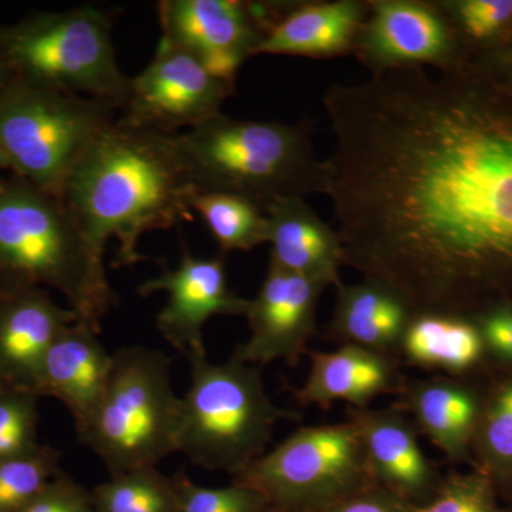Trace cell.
<instances>
[{
  "label": "cell",
  "mask_w": 512,
  "mask_h": 512,
  "mask_svg": "<svg viewBox=\"0 0 512 512\" xmlns=\"http://www.w3.org/2000/svg\"><path fill=\"white\" fill-rule=\"evenodd\" d=\"M387 220L434 308L512 299V84L476 59L444 72L387 165Z\"/></svg>",
  "instance_id": "6da1fadb"
},
{
  "label": "cell",
  "mask_w": 512,
  "mask_h": 512,
  "mask_svg": "<svg viewBox=\"0 0 512 512\" xmlns=\"http://www.w3.org/2000/svg\"><path fill=\"white\" fill-rule=\"evenodd\" d=\"M174 134L117 119L84 151L67 178L62 200L99 251L104 252L110 238L119 241L116 266L146 259L138 244L147 232L192 218L198 191Z\"/></svg>",
  "instance_id": "7a4b0ae2"
},
{
  "label": "cell",
  "mask_w": 512,
  "mask_h": 512,
  "mask_svg": "<svg viewBox=\"0 0 512 512\" xmlns=\"http://www.w3.org/2000/svg\"><path fill=\"white\" fill-rule=\"evenodd\" d=\"M103 259L62 197L0 178V286L56 289L79 322L101 333L116 302Z\"/></svg>",
  "instance_id": "3957f363"
},
{
  "label": "cell",
  "mask_w": 512,
  "mask_h": 512,
  "mask_svg": "<svg viewBox=\"0 0 512 512\" xmlns=\"http://www.w3.org/2000/svg\"><path fill=\"white\" fill-rule=\"evenodd\" d=\"M191 183L201 192H225L259 207L284 198L325 195V161L315 154L308 124L218 116L174 134Z\"/></svg>",
  "instance_id": "277c9868"
},
{
  "label": "cell",
  "mask_w": 512,
  "mask_h": 512,
  "mask_svg": "<svg viewBox=\"0 0 512 512\" xmlns=\"http://www.w3.org/2000/svg\"><path fill=\"white\" fill-rule=\"evenodd\" d=\"M188 360L191 386L181 399L178 451L195 466L238 476L266 453L276 424L299 414L272 402L254 365L235 356L214 365L207 353Z\"/></svg>",
  "instance_id": "5b68a950"
},
{
  "label": "cell",
  "mask_w": 512,
  "mask_h": 512,
  "mask_svg": "<svg viewBox=\"0 0 512 512\" xmlns=\"http://www.w3.org/2000/svg\"><path fill=\"white\" fill-rule=\"evenodd\" d=\"M113 13L86 5L39 12L0 26V60L18 82L123 109L131 77L121 72L111 42Z\"/></svg>",
  "instance_id": "8992f818"
},
{
  "label": "cell",
  "mask_w": 512,
  "mask_h": 512,
  "mask_svg": "<svg viewBox=\"0 0 512 512\" xmlns=\"http://www.w3.org/2000/svg\"><path fill=\"white\" fill-rule=\"evenodd\" d=\"M181 399L171 383V359L147 348L113 355L106 392L90 420L76 430L111 476L157 466L178 451Z\"/></svg>",
  "instance_id": "52a82bcc"
},
{
  "label": "cell",
  "mask_w": 512,
  "mask_h": 512,
  "mask_svg": "<svg viewBox=\"0 0 512 512\" xmlns=\"http://www.w3.org/2000/svg\"><path fill=\"white\" fill-rule=\"evenodd\" d=\"M117 111L107 101L9 80L0 86V170L62 197L74 165Z\"/></svg>",
  "instance_id": "ba28073f"
},
{
  "label": "cell",
  "mask_w": 512,
  "mask_h": 512,
  "mask_svg": "<svg viewBox=\"0 0 512 512\" xmlns=\"http://www.w3.org/2000/svg\"><path fill=\"white\" fill-rule=\"evenodd\" d=\"M232 481L254 488L281 512H326L376 485L349 420L301 427Z\"/></svg>",
  "instance_id": "9c48e42d"
},
{
  "label": "cell",
  "mask_w": 512,
  "mask_h": 512,
  "mask_svg": "<svg viewBox=\"0 0 512 512\" xmlns=\"http://www.w3.org/2000/svg\"><path fill=\"white\" fill-rule=\"evenodd\" d=\"M235 83L215 76L190 53L161 37L156 55L137 77L119 119L130 126L174 134L218 116Z\"/></svg>",
  "instance_id": "30bf717a"
},
{
  "label": "cell",
  "mask_w": 512,
  "mask_h": 512,
  "mask_svg": "<svg viewBox=\"0 0 512 512\" xmlns=\"http://www.w3.org/2000/svg\"><path fill=\"white\" fill-rule=\"evenodd\" d=\"M279 8L281 2L242 0H163L157 6L161 37L231 83L258 53Z\"/></svg>",
  "instance_id": "8fae6325"
},
{
  "label": "cell",
  "mask_w": 512,
  "mask_h": 512,
  "mask_svg": "<svg viewBox=\"0 0 512 512\" xmlns=\"http://www.w3.org/2000/svg\"><path fill=\"white\" fill-rule=\"evenodd\" d=\"M355 47L370 74L407 67L448 70L470 60L439 0H367Z\"/></svg>",
  "instance_id": "7c38bea8"
},
{
  "label": "cell",
  "mask_w": 512,
  "mask_h": 512,
  "mask_svg": "<svg viewBox=\"0 0 512 512\" xmlns=\"http://www.w3.org/2000/svg\"><path fill=\"white\" fill-rule=\"evenodd\" d=\"M323 282L291 274L269 265L261 289L249 301V339L234 355L249 365L282 360L295 367L308 355L316 332V311L325 289Z\"/></svg>",
  "instance_id": "4fadbf2b"
},
{
  "label": "cell",
  "mask_w": 512,
  "mask_h": 512,
  "mask_svg": "<svg viewBox=\"0 0 512 512\" xmlns=\"http://www.w3.org/2000/svg\"><path fill=\"white\" fill-rule=\"evenodd\" d=\"M168 293L157 316L163 338L185 356L204 355L205 323L212 316H245L249 301L229 289L224 259L198 258L184 249L180 264L138 286L141 296Z\"/></svg>",
  "instance_id": "5bb4252c"
},
{
  "label": "cell",
  "mask_w": 512,
  "mask_h": 512,
  "mask_svg": "<svg viewBox=\"0 0 512 512\" xmlns=\"http://www.w3.org/2000/svg\"><path fill=\"white\" fill-rule=\"evenodd\" d=\"M375 484L414 505L429 503L443 474L420 446L419 430L399 407L357 410L349 407Z\"/></svg>",
  "instance_id": "9a60e30c"
},
{
  "label": "cell",
  "mask_w": 512,
  "mask_h": 512,
  "mask_svg": "<svg viewBox=\"0 0 512 512\" xmlns=\"http://www.w3.org/2000/svg\"><path fill=\"white\" fill-rule=\"evenodd\" d=\"M77 320L72 309L57 305L42 286H0V384L35 392L47 349Z\"/></svg>",
  "instance_id": "2e32d148"
},
{
  "label": "cell",
  "mask_w": 512,
  "mask_h": 512,
  "mask_svg": "<svg viewBox=\"0 0 512 512\" xmlns=\"http://www.w3.org/2000/svg\"><path fill=\"white\" fill-rule=\"evenodd\" d=\"M99 335L77 320L60 332L37 370L35 392L60 400L72 414L76 430L96 412L113 369V355L104 349Z\"/></svg>",
  "instance_id": "e0dca14e"
},
{
  "label": "cell",
  "mask_w": 512,
  "mask_h": 512,
  "mask_svg": "<svg viewBox=\"0 0 512 512\" xmlns=\"http://www.w3.org/2000/svg\"><path fill=\"white\" fill-rule=\"evenodd\" d=\"M367 13V0H285L256 55L313 59L349 55L355 52Z\"/></svg>",
  "instance_id": "ac0fdd59"
},
{
  "label": "cell",
  "mask_w": 512,
  "mask_h": 512,
  "mask_svg": "<svg viewBox=\"0 0 512 512\" xmlns=\"http://www.w3.org/2000/svg\"><path fill=\"white\" fill-rule=\"evenodd\" d=\"M483 394L464 379L433 376L406 380L394 406L403 410L453 463L470 461L484 404Z\"/></svg>",
  "instance_id": "d6986e66"
},
{
  "label": "cell",
  "mask_w": 512,
  "mask_h": 512,
  "mask_svg": "<svg viewBox=\"0 0 512 512\" xmlns=\"http://www.w3.org/2000/svg\"><path fill=\"white\" fill-rule=\"evenodd\" d=\"M311 370L305 383L293 390L302 406L329 409L345 402L357 410L383 394L397 396L406 379L397 369L396 357L382 355L355 345H340L332 352H311Z\"/></svg>",
  "instance_id": "ffe728a7"
},
{
  "label": "cell",
  "mask_w": 512,
  "mask_h": 512,
  "mask_svg": "<svg viewBox=\"0 0 512 512\" xmlns=\"http://www.w3.org/2000/svg\"><path fill=\"white\" fill-rule=\"evenodd\" d=\"M271 264L333 288L343 284V247L336 228L319 217L305 198H284L265 210Z\"/></svg>",
  "instance_id": "44dd1931"
},
{
  "label": "cell",
  "mask_w": 512,
  "mask_h": 512,
  "mask_svg": "<svg viewBox=\"0 0 512 512\" xmlns=\"http://www.w3.org/2000/svg\"><path fill=\"white\" fill-rule=\"evenodd\" d=\"M412 309L392 289L363 279L336 288V306L329 325L330 338L396 357ZM399 360V359H397Z\"/></svg>",
  "instance_id": "7402d4cb"
},
{
  "label": "cell",
  "mask_w": 512,
  "mask_h": 512,
  "mask_svg": "<svg viewBox=\"0 0 512 512\" xmlns=\"http://www.w3.org/2000/svg\"><path fill=\"white\" fill-rule=\"evenodd\" d=\"M397 359L437 376L466 379L488 360L476 322L450 313H413L400 340Z\"/></svg>",
  "instance_id": "603a6c76"
},
{
  "label": "cell",
  "mask_w": 512,
  "mask_h": 512,
  "mask_svg": "<svg viewBox=\"0 0 512 512\" xmlns=\"http://www.w3.org/2000/svg\"><path fill=\"white\" fill-rule=\"evenodd\" d=\"M473 456L476 468L493 480L500 497L508 501L512 493V376L485 394Z\"/></svg>",
  "instance_id": "cb8c5ba5"
},
{
  "label": "cell",
  "mask_w": 512,
  "mask_h": 512,
  "mask_svg": "<svg viewBox=\"0 0 512 512\" xmlns=\"http://www.w3.org/2000/svg\"><path fill=\"white\" fill-rule=\"evenodd\" d=\"M191 208L201 215L222 252L251 251L266 244L268 218L254 201L225 192H201Z\"/></svg>",
  "instance_id": "d4e9b609"
},
{
  "label": "cell",
  "mask_w": 512,
  "mask_h": 512,
  "mask_svg": "<svg viewBox=\"0 0 512 512\" xmlns=\"http://www.w3.org/2000/svg\"><path fill=\"white\" fill-rule=\"evenodd\" d=\"M90 493L96 512H177L178 508L177 481L157 466L111 476Z\"/></svg>",
  "instance_id": "484cf974"
},
{
  "label": "cell",
  "mask_w": 512,
  "mask_h": 512,
  "mask_svg": "<svg viewBox=\"0 0 512 512\" xmlns=\"http://www.w3.org/2000/svg\"><path fill=\"white\" fill-rule=\"evenodd\" d=\"M468 56L490 52L507 40L512 0H439Z\"/></svg>",
  "instance_id": "4316f807"
},
{
  "label": "cell",
  "mask_w": 512,
  "mask_h": 512,
  "mask_svg": "<svg viewBox=\"0 0 512 512\" xmlns=\"http://www.w3.org/2000/svg\"><path fill=\"white\" fill-rule=\"evenodd\" d=\"M60 457L55 448L40 444L30 453L0 460V512H18L59 476Z\"/></svg>",
  "instance_id": "83f0119b"
},
{
  "label": "cell",
  "mask_w": 512,
  "mask_h": 512,
  "mask_svg": "<svg viewBox=\"0 0 512 512\" xmlns=\"http://www.w3.org/2000/svg\"><path fill=\"white\" fill-rule=\"evenodd\" d=\"M39 397L22 387L0 389V460L30 453L42 444L37 440Z\"/></svg>",
  "instance_id": "f1b7e54d"
},
{
  "label": "cell",
  "mask_w": 512,
  "mask_h": 512,
  "mask_svg": "<svg viewBox=\"0 0 512 512\" xmlns=\"http://www.w3.org/2000/svg\"><path fill=\"white\" fill-rule=\"evenodd\" d=\"M416 512H511L500 504V494L487 474L474 468L470 473H450L429 503Z\"/></svg>",
  "instance_id": "f546056e"
},
{
  "label": "cell",
  "mask_w": 512,
  "mask_h": 512,
  "mask_svg": "<svg viewBox=\"0 0 512 512\" xmlns=\"http://www.w3.org/2000/svg\"><path fill=\"white\" fill-rule=\"evenodd\" d=\"M178 488L177 512H266L268 501L254 488L234 483L227 487H202L185 476L175 474Z\"/></svg>",
  "instance_id": "4dcf8cb0"
},
{
  "label": "cell",
  "mask_w": 512,
  "mask_h": 512,
  "mask_svg": "<svg viewBox=\"0 0 512 512\" xmlns=\"http://www.w3.org/2000/svg\"><path fill=\"white\" fill-rule=\"evenodd\" d=\"M18 512H96V508L92 493L62 471Z\"/></svg>",
  "instance_id": "1f68e13d"
},
{
  "label": "cell",
  "mask_w": 512,
  "mask_h": 512,
  "mask_svg": "<svg viewBox=\"0 0 512 512\" xmlns=\"http://www.w3.org/2000/svg\"><path fill=\"white\" fill-rule=\"evenodd\" d=\"M480 330L488 360L512 367V299L471 316Z\"/></svg>",
  "instance_id": "d6a6232c"
},
{
  "label": "cell",
  "mask_w": 512,
  "mask_h": 512,
  "mask_svg": "<svg viewBox=\"0 0 512 512\" xmlns=\"http://www.w3.org/2000/svg\"><path fill=\"white\" fill-rule=\"evenodd\" d=\"M417 507L419 505L409 503L379 485H372L350 495L326 512H416Z\"/></svg>",
  "instance_id": "836d02e7"
},
{
  "label": "cell",
  "mask_w": 512,
  "mask_h": 512,
  "mask_svg": "<svg viewBox=\"0 0 512 512\" xmlns=\"http://www.w3.org/2000/svg\"><path fill=\"white\" fill-rule=\"evenodd\" d=\"M470 59H476L485 64L488 69L493 70L498 76L512 84V40L505 45L495 47L490 52L481 53V55L470 57Z\"/></svg>",
  "instance_id": "e575fe53"
},
{
  "label": "cell",
  "mask_w": 512,
  "mask_h": 512,
  "mask_svg": "<svg viewBox=\"0 0 512 512\" xmlns=\"http://www.w3.org/2000/svg\"><path fill=\"white\" fill-rule=\"evenodd\" d=\"M9 80H12V77H10L8 70H6L5 64H3L2 60H0V86H2V84L8 83Z\"/></svg>",
  "instance_id": "d590c367"
},
{
  "label": "cell",
  "mask_w": 512,
  "mask_h": 512,
  "mask_svg": "<svg viewBox=\"0 0 512 512\" xmlns=\"http://www.w3.org/2000/svg\"><path fill=\"white\" fill-rule=\"evenodd\" d=\"M510 40H512V22H511L510 32H508V37H507V40H505V43L510 42ZM505 43H503V45H505Z\"/></svg>",
  "instance_id": "8d00e7d4"
},
{
  "label": "cell",
  "mask_w": 512,
  "mask_h": 512,
  "mask_svg": "<svg viewBox=\"0 0 512 512\" xmlns=\"http://www.w3.org/2000/svg\"><path fill=\"white\" fill-rule=\"evenodd\" d=\"M507 508H508V510H510L512 512V493L510 495V498H508Z\"/></svg>",
  "instance_id": "74e56055"
},
{
  "label": "cell",
  "mask_w": 512,
  "mask_h": 512,
  "mask_svg": "<svg viewBox=\"0 0 512 512\" xmlns=\"http://www.w3.org/2000/svg\"><path fill=\"white\" fill-rule=\"evenodd\" d=\"M266 512H281V511H276V510H272V508H269V510Z\"/></svg>",
  "instance_id": "f35d334b"
},
{
  "label": "cell",
  "mask_w": 512,
  "mask_h": 512,
  "mask_svg": "<svg viewBox=\"0 0 512 512\" xmlns=\"http://www.w3.org/2000/svg\"><path fill=\"white\" fill-rule=\"evenodd\" d=\"M2 387H5V384H0V389H2Z\"/></svg>",
  "instance_id": "ab89813d"
}]
</instances>
